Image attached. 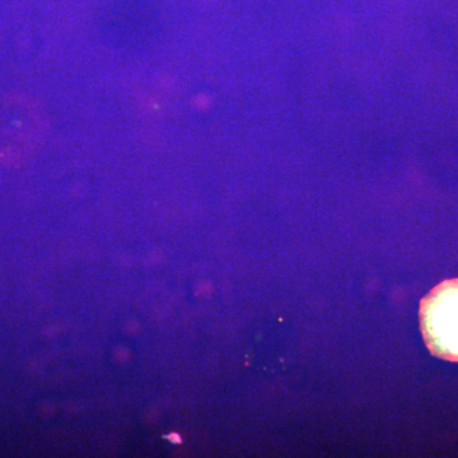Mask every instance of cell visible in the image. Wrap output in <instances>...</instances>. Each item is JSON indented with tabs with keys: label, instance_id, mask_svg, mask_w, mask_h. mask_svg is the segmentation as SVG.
Instances as JSON below:
<instances>
[{
	"label": "cell",
	"instance_id": "1",
	"mask_svg": "<svg viewBox=\"0 0 458 458\" xmlns=\"http://www.w3.org/2000/svg\"><path fill=\"white\" fill-rule=\"evenodd\" d=\"M420 327L433 355L458 361V279L445 280L421 301Z\"/></svg>",
	"mask_w": 458,
	"mask_h": 458
}]
</instances>
